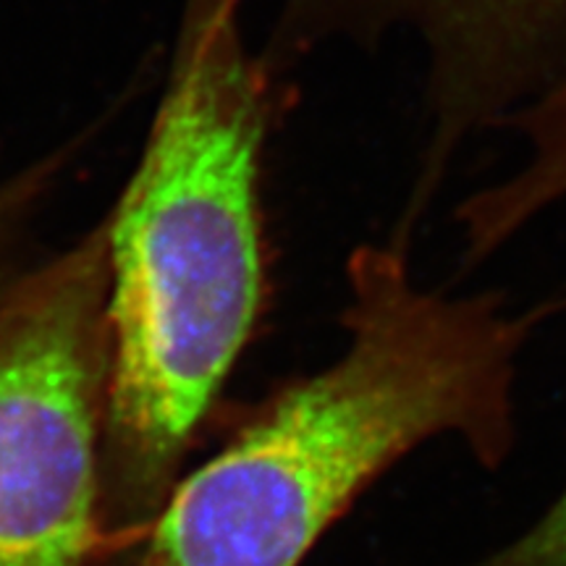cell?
Here are the masks:
<instances>
[{
  "instance_id": "277c9868",
  "label": "cell",
  "mask_w": 566,
  "mask_h": 566,
  "mask_svg": "<svg viewBox=\"0 0 566 566\" xmlns=\"http://www.w3.org/2000/svg\"><path fill=\"white\" fill-rule=\"evenodd\" d=\"M420 45L428 134L396 231L415 237L459 150L566 84V0H283L265 69L331 42Z\"/></svg>"
},
{
  "instance_id": "52a82bcc",
  "label": "cell",
  "mask_w": 566,
  "mask_h": 566,
  "mask_svg": "<svg viewBox=\"0 0 566 566\" xmlns=\"http://www.w3.org/2000/svg\"><path fill=\"white\" fill-rule=\"evenodd\" d=\"M478 566H566V483L525 533Z\"/></svg>"
},
{
  "instance_id": "7a4b0ae2",
  "label": "cell",
  "mask_w": 566,
  "mask_h": 566,
  "mask_svg": "<svg viewBox=\"0 0 566 566\" xmlns=\"http://www.w3.org/2000/svg\"><path fill=\"white\" fill-rule=\"evenodd\" d=\"M242 0H187L137 171L105 221V417L134 483L155 485L242 352L263 296L260 160L273 74L247 51Z\"/></svg>"
},
{
  "instance_id": "5b68a950",
  "label": "cell",
  "mask_w": 566,
  "mask_h": 566,
  "mask_svg": "<svg viewBox=\"0 0 566 566\" xmlns=\"http://www.w3.org/2000/svg\"><path fill=\"white\" fill-rule=\"evenodd\" d=\"M506 126L520 134L522 160L457 210L470 265L483 263L566 197V84L522 108Z\"/></svg>"
},
{
  "instance_id": "8992f818",
  "label": "cell",
  "mask_w": 566,
  "mask_h": 566,
  "mask_svg": "<svg viewBox=\"0 0 566 566\" xmlns=\"http://www.w3.org/2000/svg\"><path fill=\"white\" fill-rule=\"evenodd\" d=\"M51 166H34L24 174L0 179V294L21 275L13 273V260L32 231L42 195L51 187Z\"/></svg>"
},
{
  "instance_id": "6da1fadb",
  "label": "cell",
  "mask_w": 566,
  "mask_h": 566,
  "mask_svg": "<svg viewBox=\"0 0 566 566\" xmlns=\"http://www.w3.org/2000/svg\"><path fill=\"white\" fill-rule=\"evenodd\" d=\"M346 283L342 357L275 396L176 491L139 566H296L424 441L457 436L480 462H504L516 359L548 307L422 286L391 237L352 252Z\"/></svg>"
},
{
  "instance_id": "3957f363",
  "label": "cell",
  "mask_w": 566,
  "mask_h": 566,
  "mask_svg": "<svg viewBox=\"0 0 566 566\" xmlns=\"http://www.w3.org/2000/svg\"><path fill=\"white\" fill-rule=\"evenodd\" d=\"M105 223L0 294V566H84L108 399Z\"/></svg>"
}]
</instances>
